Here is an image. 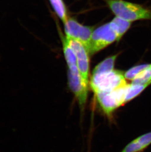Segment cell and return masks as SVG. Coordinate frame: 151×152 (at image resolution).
Listing matches in <instances>:
<instances>
[{
    "label": "cell",
    "mask_w": 151,
    "mask_h": 152,
    "mask_svg": "<svg viewBox=\"0 0 151 152\" xmlns=\"http://www.w3.org/2000/svg\"><path fill=\"white\" fill-rule=\"evenodd\" d=\"M122 72H111L92 75L90 85L95 94L100 92H109L123 86L127 82Z\"/></svg>",
    "instance_id": "2"
},
{
    "label": "cell",
    "mask_w": 151,
    "mask_h": 152,
    "mask_svg": "<svg viewBox=\"0 0 151 152\" xmlns=\"http://www.w3.org/2000/svg\"><path fill=\"white\" fill-rule=\"evenodd\" d=\"M64 23L66 37L81 42L87 50L93 28L81 24L72 18H68Z\"/></svg>",
    "instance_id": "6"
},
{
    "label": "cell",
    "mask_w": 151,
    "mask_h": 152,
    "mask_svg": "<svg viewBox=\"0 0 151 152\" xmlns=\"http://www.w3.org/2000/svg\"><path fill=\"white\" fill-rule=\"evenodd\" d=\"M66 39L69 44L75 53L78 71L83 80L89 83V52L83 44L80 41L67 37Z\"/></svg>",
    "instance_id": "7"
},
{
    "label": "cell",
    "mask_w": 151,
    "mask_h": 152,
    "mask_svg": "<svg viewBox=\"0 0 151 152\" xmlns=\"http://www.w3.org/2000/svg\"><path fill=\"white\" fill-rule=\"evenodd\" d=\"M50 1L57 16L64 23L68 17L65 6L62 0H50Z\"/></svg>",
    "instance_id": "13"
},
{
    "label": "cell",
    "mask_w": 151,
    "mask_h": 152,
    "mask_svg": "<svg viewBox=\"0 0 151 152\" xmlns=\"http://www.w3.org/2000/svg\"><path fill=\"white\" fill-rule=\"evenodd\" d=\"M117 56L118 55L110 56L100 63L94 68L93 71V75H96L113 70Z\"/></svg>",
    "instance_id": "9"
},
{
    "label": "cell",
    "mask_w": 151,
    "mask_h": 152,
    "mask_svg": "<svg viewBox=\"0 0 151 152\" xmlns=\"http://www.w3.org/2000/svg\"><path fill=\"white\" fill-rule=\"evenodd\" d=\"M129 85L127 83L111 92L95 94L97 101L105 113L110 116L116 109L125 103L126 95Z\"/></svg>",
    "instance_id": "4"
},
{
    "label": "cell",
    "mask_w": 151,
    "mask_h": 152,
    "mask_svg": "<svg viewBox=\"0 0 151 152\" xmlns=\"http://www.w3.org/2000/svg\"><path fill=\"white\" fill-rule=\"evenodd\" d=\"M69 86L78 101L81 108L87 101L88 84L81 77L77 66L69 68L68 70Z\"/></svg>",
    "instance_id": "5"
},
{
    "label": "cell",
    "mask_w": 151,
    "mask_h": 152,
    "mask_svg": "<svg viewBox=\"0 0 151 152\" xmlns=\"http://www.w3.org/2000/svg\"><path fill=\"white\" fill-rule=\"evenodd\" d=\"M111 11L117 17L128 21L151 20V10L140 4L123 0H107Z\"/></svg>",
    "instance_id": "1"
},
{
    "label": "cell",
    "mask_w": 151,
    "mask_h": 152,
    "mask_svg": "<svg viewBox=\"0 0 151 152\" xmlns=\"http://www.w3.org/2000/svg\"><path fill=\"white\" fill-rule=\"evenodd\" d=\"M151 85V81L144 84H132L129 85L126 95L125 102H130L138 96L143 91Z\"/></svg>",
    "instance_id": "11"
},
{
    "label": "cell",
    "mask_w": 151,
    "mask_h": 152,
    "mask_svg": "<svg viewBox=\"0 0 151 152\" xmlns=\"http://www.w3.org/2000/svg\"><path fill=\"white\" fill-rule=\"evenodd\" d=\"M62 43L64 57L68 68L77 66V57L75 53L69 44L66 37L63 38Z\"/></svg>",
    "instance_id": "10"
},
{
    "label": "cell",
    "mask_w": 151,
    "mask_h": 152,
    "mask_svg": "<svg viewBox=\"0 0 151 152\" xmlns=\"http://www.w3.org/2000/svg\"><path fill=\"white\" fill-rule=\"evenodd\" d=\"M151 81V64L140 72L133 80L132 84H144Z\"/></svg>",
    "instance_id": "12"
},
{
    "label": "cell",
    "mask_w": 151,
    "mask_h": 152,
    "mask_svg": "<svg viewBox=\"0 0 151 152\" xmlns=\"http://www.w3.org/2000/svg\"><path fill=\"white\" fill-rule=\"evenodd\" d=\"M110 23L117 34V40H119L124 34L130 28L131 22L124 20L116 16L110 22Z\"/></svg>",
    "instance_id": "8"
},
{
    "label": "cell",
    "mask_w": 151,
    "mask_h": 152,
    "mask_svg": "<svg viewBox=\"0 0 151 152\" xmlns=\"http://www.w3.org/2000/svg\"><path fill=\"white\" fill-rule=\"evenodd\" d=\"M117 40V34L111 23H107L93 31L87 51L93 55Z\"/></svg>",
    "instance_id": "3"
},
{
    "label": "cell",
    "mask_w": 151,
    "mask_h": 152,
    "mask_svg": "<svg viewBox=\"0 0 151 152\" xmlns=\"http://www.w3.org/2000/svg\"><path fill=\"white\" fill-rule=\"evenodd\" d=\"M148 64H142V65H137L131 68L124 73L125 78L128 80H133V79H134L140 72H141L142 70H144V69L148 66Z\"/></svg>",
    "instance_id": "14"
}]
</instances>
